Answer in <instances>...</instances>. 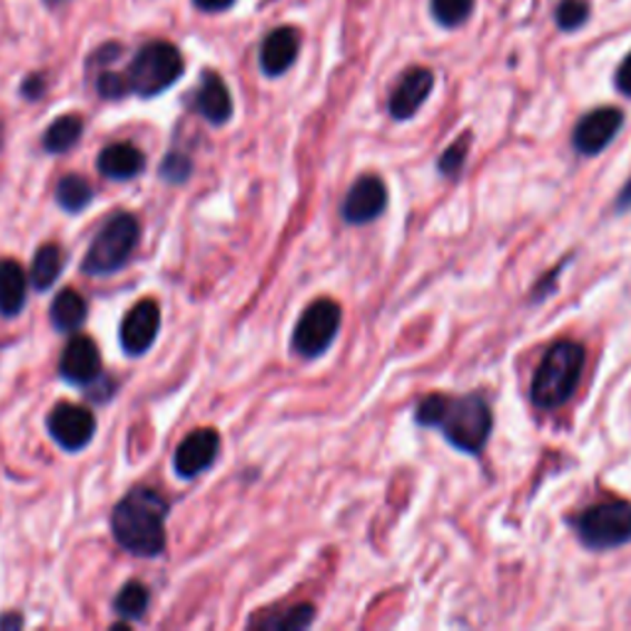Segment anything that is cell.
Returning a JSON list of instances; mask_svg holds the SVG:
<instances>
[{
	"label": "cell",
	"mask_w": 631,
	"mask_h": 631,
	"mask_svg": "<svg viewBox=\"0 0 631 631\" xmlns=\"http://www.w3.org/2000/svg\"><path fill=\"white\" fill-rule=\"evenodd\" d=\"M97 91L105 99H121L129 95V82H126V75H114V72H105L99 75L97 79Z\"/></svg>",
	"instance_id": "obj_29"
},
{
	"label": "cell",
	"mask_w": 631,
	"mask_h": 631,
	"mask_svg": "<svg viewBox=\"0 0 631 631\" xmlns=\"http://www.w3.org/2000/svg\"><path fill=\"white\" fill-rule=\"evenodd\" d=\"M415 422L422 427L440 430L454 450L481 454L491 437L493 415L484 395H442L424 397L415 410Z\"/></svg>",
	"instance_id": "obj_1"
},
{
	"label": "cell",
	"mask_w": 631,
	"mask_h": 631,
	"mask_svg": "<svg viewBox=\"0 0 631 631\" xmlns=\"http://www.w3.org/2000/svg\"><path fill=\"white\" fill-rule=\"evenodd\" d=\"M220 452V434L215 430H195L180 442L174 466L183 479H193L210 469Z\"/></svg>",
	"instance_id": "obj_13"
},
{
	"label": "cell",
	"mask_w": 631,
	"mask_h": 631,
	"mask_svg": "<svg viewBox=\"0 0 631 631\" xmlns=\"http://www.w3.org/2000/svg\"><path fill=\"white\" fill-rule=\"evenodd\" d=\"M584 368V348L578 341H558L535 368L531 400L541 410H558L575 395Z\"/></svg>",
	"instance_id": "obj_3"
},
{
	"label": "cell",
	"mask_w": 631,
	"mask_h": 631,
	"mask_svg": "<svg viewBox=\"0 0 631 631\" xmlns=\"http://www.w3.org/2000/svg\"><path fill=\"white\" fill-rule=\"evenodd\" d=\"M434 89V75L427 67H412L400 77L397 87L390 95V117L397 121H407L415 117L424 101L430 99Z\"/></svg>",
	"instance_id": "obj_12"
},
{
	"label": "cell",
	"mask_w": 631,
	"mask_h": 631,
	"mask_svg": "<svg viewBox=\"0 0 631 631\" xmlns=\"http://www.w3.org/2000/svg\"><path fill=\"white\" fill-rule=\"evenodd\" d=\"M101 373V355L97 343L87 336H75L62 353L60 375L72 385H89Z\"/></svg>",
	"instance_id": "obj_14"
},
{
	"label": "cell",
	"mask_w": 631,
	"mask_h": 631,
	"mask_svg": "<svg viewBox=\"0 0 631 631\" xmlns=\"http://www.w3.org/2000/svg\"><path fill=\"white\" fill-rule=\"evenodd\" d=\"M48 430L52 434V440L62 446L67 452H79L95 437L97 422L95 415L89 410L60 403L55 405L48 415Z\"/></svg>",
	"instance_id": "obj_9"
},
{
	"label": "cell",
	"mask_w": 631,
	"mask_h": 631,
	"mask_svg": "<svg viewBox=\"0 0 631 631\" xmlns=\"http://www.w3.org/2000/svg\"><path fill=\"white\" fill-rule=\"evenodd\" d=\"M28 277L18 262L0 259V316L13 318L26 308Z\"/></svg>",
	"instance_id": "obj_18"
},
{
	"label": "cell",
	"mask_w": 631,
	"mask_h": 631,
	"mask_svg": "<svg viewBox=\"0 0 631 631\" xmlns=\"http://www.w3.org/2000/svg\"><path fill=\"white\" fill-rule=\"evenodd\" d=\"M343 312L336 302L331 298H318L312 306L306 308L298 318V324L294 328V351L302 355L306 361H314L318 355H324L341 331Z\"/></svg>",
	"instance_id": "obj_7"
},
{
	"label": "cell",
	"mask_w": 631,
	"mask_h": 631,
	"mask_svg": "<svg viewBox=\"0 0 631 631\" xmlns=\"http://www.w3.org/2000/svg\"><path fill=\"white\" fill-rule=\"evenodd\" d=\"M624 126V114L614 107L594 109L578 121L572 131V146L580 156H597L614 141V136Z\"/></svg>",
	"instance_id": "obj_8"
},
{
	"label": "cell",
	"mask_w": 631,
	"mask_h": 631,
	"mask_svg": "<svg viewBox=\"0 0 631 631\" xmlns=\"http://www.w3.org/2000/svg\"><path fill=\"white\" fill-rule=\"evenodd\" d=\"M42 91H45V77L40 75L28 77L26 85H22V95H26L28 99H40Z\"/></svg>",
	"instance_id": "obj_31"
},
{
	"label": "cell",
	"mask_w": 631,
	"mask_h": 631,
	"mask_svg": "<svg viewBox=\"0 0 631 631\" xmlns=\"http://www.w3.org/2000/svg\"><path fill=\"white\" fill-rule=\"evenodd\" d=\"M62 267H65L62 249L57 245H42L36 252V259H32V272H30L32 286L40 292L50 289V286L57 282V277H60Z\"/></svg>",
	"instance_id": "obj_20"
},
{
	"label": "cell",
	"mask_w": 631,
	"mask_h": 631,
	"mask_svg": "<svg viewBox=\"0 0 631 631\" xmlns=\"http://www.w3.org/2000/svg\"><path fill=\"white\" fill-rule=\"evenodd\" d=\"M82 131H85L82 119L75 117V114H67V117H60L50 124V129L45 131L42 144L50 154H65V151H70V148H75L79 139H82Z\"/></svg>",
	"instance_id": "obj_21"
},
{
	"label": "cell",
	"mask_w": 631,
	"mask_h": 631,
	"mask_svg": "<svg viewBox=\"0 0 631 631\" xmlns=\"http://www.w3.org/2000/svg\"><path fill=\"white\" fill-rule=\"evenodd\" d=\"M139 243V223L129 213H117L101 225L85 257V272L91 277H107L119 272L129 262L131 252Z\"/></svg>",
	"instance_id": "obj_5"
},
{
	"label": "cell",
	"mask_w": 631,
	"mask_h": 631,
	"mask_svg": "<svg viewBox=\"0 0 631 631\" xmlns=\"http://www.w3.org/2000/svg\"><path fill=\"white\" fill-rule=\"evenodd\" d=\"M614 85H617L619 91H622L624 97L631 99V52L624 57V62L619 65L617 77H614Z\"/></svg>",
	"instance_id": "obj_30"
},
{
	"label": "cell",
	"mask_w": 631,
	"mask_h": 631,
	"mask_svg": "<svg viewBox=\"0 0 631 631\" xmlns=\"http://www.w3.org/2000/svg\"><path fill=\"white\" fill-rule=\"evenodd\" d=\"M631 208V178L629 183L624 186V190L619 193V198H617V205H614V210L617 213H622V210H629Z\"/></svg>",
	"instance_id": "obj_33"
},
{
	"label": "cell",
	"mask_w": 631,
	"mask_h": 631,
	"mask_svg": "<svg viewBox=\"0 0 631 631\" xmlns=\"http://www.w3.org/2000/svg\"><path fill=\"white\" fill-rule=\"evenodd\" d=\"M590 20V3L588 0H560L555 10V22L562 32H575Z\"/></svg>",
	"instance_id": "obj_26"
},
{
	"label": "cell",
	"mask_w": 631,
	"mask_h": 631,
	"mask_svg": "<svg viewBox=\"0 0 631 631\" xmlns=\"http://www.w3.org/2000/svg\"><path fill=\"white\" fill-rule=\"evenodd\" d=\"M190 170H193L190 158L180 156V154H170L164 160V166H160V174H164V178L168 183H186L188 176H190Z\"/></svg>",
	"instance_id": "obj_28"
},
{
	"label": "cell",
	"mask_w": 631,
	"mask_h": 631,
	"mask_svg": "<svg viewBox=\"0 0 631 631\" xmlns=\"http://www.w3.org/2000/svg\"><path fill=\"white\" fill-rule=\"evenodd\" d=\"M387 208V188L377 176H363L353 183L346 200L341 205V217L348 225H365L381 217Z\"/></svg>",
	"instance_id": "obj_10"
},
{
	"label": "cell",
	"mask_w": 631,
	"mask_h": 631,
	"mask_svg": "<svg viewBox=\"0 0 631 631\" xmlns=\"http://www.w3.org/2000/svg\"><path fill=\"white\" fill-rule=\"evenodd\" d=\"M469 148H472V134H464L459 136V139L446 148V151L440 156V174L446 178H456L462 174V168L466 164V156H469Z\"/></svg>",
	"instance_id": "obj_27"
},
{
	"label": "cell",
	"mask_w": 631,
	"mask_h": 631,
	"mask_svg": "<svg viewBox=\"0 0 631 631\" xmlns=\"http://www.w3.org/2000/svg\"><path fill=\"white\" fill-rule=\"evenodd\" d=\"M193 3L205 10V13H220V10L233 8L235 0H193Z\"/></svg>",
	"instance_id": "obj_32"
},
{
	"label": "cell",
	"mask_w": 631,
	"mask_h": 631,
	"mask_svg": "<svg viewBox=\"0 0 631 631\" xmlns=\"http://www.w3.org/2000/svg\"><path fill=\"white\" fill-rule=\"evenodd\" d=\"M91 198H95V190H91V186L82 176L70 174L57 183V203H60L67 213H82L91 203Z\"/></svg>",
	"instance_id": "obj_23"
},
{
	"label": "cell",
	"mask_w": 631,
	"mask_h": 631,
	"mask_svg": "<svg viewBox=\"0 0 631 631\" xmlns=\"http://www.w3.org/2000/svg\"><path fill=\"white\" fill-rule=\"evenodd\" d=\"M314 617H316V612H314L312 604H296V607H292V610L279 612V614L249 619V627L269 629V631H298V629L312 627Z\"/></svg>",
	"instance_id": "obj_22"
},
{
	"label": "cell",
	"mask_w": 631,
	"mask_h": 631,
	"mask_svg": "<svg viewBox=\"0 0 631 631\" xmlns=\"http://www.w3.org/2000/svg\"><path fill=\"white\" fill-rule=\"evenodd\" d=\"M168 503L154 489H134L111 513L117 543L131 555L156 558L166 550Z\"/></svg>",
	"instance_id": "obj_2"
},
{
	"label": "cell",
	"mask_w": 631,
	"mask_h": 631,
	"mask_svg": "<svg viewBox=\"0 0 631 631\" xmlns=\"http://www.w3.org/2000/svg\"><path fill=\"white\" fill-rule=\"evenodd\" d=\"M160 331V312L158 304L151 298L136 304L129 314L121 321V348L129 355H144L148 348L154 346V341Z\"/></svg>",
	"instance_id": "obj_11"
},
{
	"label": "cell",
	"mask_w": 631,
	"mask_h": 631,
	"mask_svg": "<svg viewBox=\"0 0 631 631\" xmlns=\"http://www.w3.org/2000/svg\"><path fill=\"white\" fill-rule=\"evenodd\" d=\"M114 610L124 619H141L148 610V590L141 582L124 584L117 600H114Z\"/></svg>",
	"instance_id": "obj_24"
},
{
	"label": "cell",
	"mask_w": 631,
	"mask_h": 631,
	"mask_svg": "<svg viewBox=\"0 0 631 631\" xmlns=\"http://www.w3.org/2000/svg\"><path fill=\"white\" fill-rule=\"evenodd\" d=\"M97 168L101 176L111 180H129L139 176L146 168V158L139 148L131 144H114L99 154Z\"/></svg>",
	"instance_id": "obj_17"
},
{
	"label": "cell",
	"mask_w": 631,
	"mask_h": 631,
	"mask_svg": "<svg viewBox=\"0 0 631 631\" xmlns=\"http://www.w3.org/2000/svg\"><path fill=\"white\" fill-rule=\"evenodd\" d=\"M183 55L166 40L148 42L134 57V62L126 72V82L129 89L139 97H156L166 91L170 85H176L183 75Z\"/></svg>",
	"instance_id": "obj_4"
},
{
	"label": "cell",
	"mask_w": 631,
	"mask_h": 631,
	"mask_svg": "<svg viewBox=\"0 0 631 631\" xmlns=\"http://www.w3.org/2000/svg\"><path fill=\"white\" fill-rule=\"evenodd\" d=\"M22 624H26V622H22V617L16 614V612L0 617V629H20Z\"/></svg>",
	"instance_id": "obj_34"
},
{
	"label": "cell",
	"mask_w": 631,
	"mask_h": 631,
	"mask_svg": "<svg viewBox=\"0 0 631 631\" xmlns=\"http://www.w3.org/2000/svg\"><path fill=\"white\" fill-rule=\"evenodd\" d=\"M195 109L200 111L203 119H208L215 126H223L233 119V97H229V89L220 75H203L200 89L195 95Z\"/></svg>",
	"instance_id": "obj_16"
},
{
	"label": "cell",
	"mask_w": 631,
	"mask_h": 631,
	"mask_svg": "<svg viewBox=\"0 0 631 631\" xmlns=\"http://www.w3.org/2000/svg\"><path fill=\"white\" fill-rule=\"evenodd\" d=\"M50 318L52 326L62 334H72L87 321V302L85 296L75 289H62L55 296L50 306Z\"/></svg>",
	"instance_id": "obj_19"
},
{
	"label": "cell",
	"mask_w": 631,
	"mask_h": 631,
	"mask_svg": "<svg viewBox=\"0 0 631 631\" xmlns=\"http://www.w3.org/2000/svg\"><path fill=\"white\" fill-rule=\"evenodd\" d=\"M578 535L584 548L612 550L631 543V503L602 501L578 519Z\"/></svg>",
	"instance_id": "obj_6"
},
{
	"label": "cell",
	"mask_w": 631,
	"mask_h": 631,
	"mask_svg": "<svg viewBox=\"0 0 631 631\" xmlns=\"http://www.w3.org/2000/svg\"><path fill=\"white\" fill-rule=\"evenodd\" d=\"M298 48H302V38H298L296 28H277L272 30L262 42L259 50V65L262 72L267 77H279L296 62Z\"/></svg>",
	"instance_id": "obj_15"
},
{
	"label": "cell",
	"mask_w": 631,
	"mask_h": 631,
	"mask_svg": "<svg viewBox=\"0 0 631 631\" xmlns=\"http://www.w3.org/2000/svg\"><path fill=\"white\" fill-rule=\"evenodd\" d=\"M474 10V0H432V13L444 28L464 26Z\"/></svg>",
	"instance_id": "obj_25"
}]
</instances>
